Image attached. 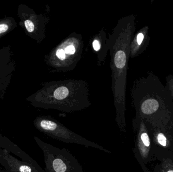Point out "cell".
<instances>
[{"label":"cell","instance_id":"cell-1","mask_svg":"<svg viewBox=\"0 0 173 172\" xmlns=\"http://www.w3.org/2000/svg\"><path fill=\"white\" fill-rule=\"evenodd\" d=\"M43 151L46 172H84L82 165L65 148H60L34 137Z\"/></svg>","mask_w":173,"mask_h":172},{"label":"cell","instance_id":"cell-2","mask_svg":"<svg viewBox=\"0 0 173 172\" xmlns=\"http://www.w3.org/2000/svg\"><path fill=\"white\" fill-rule=\"evenodd\" d=\"M35 126L40 131L52 138L66 143L80 144L87 147H91L111 154L109 150L77 134L54 119L47 118L37 119L35 122Z\"/></svg>","mask_w":173,"mask_h":172},{"label":"cell","instance_id":"cell-3","mask_svg":"<svg viewBox=\"0 0 173 172\" xmlns=\"http://www.w3.org/2000/svg\"><path fill=\"white\" fill-rule=\"evenodd\" d=\"M0 162L8 172H46L35 160L21 162L0 148Z\"/></svg>","mask_w":173,"mask_h":172},{"label":"cell","instance_id":"cell-4","mask_svg":"<svg viewBox=\"0 0 173 172\" xmlns=\"http://www.w3.org/2000/svg\"><path fill=\"white\" fill-rule=\"evenodd\" d=\"M159 107L158 102L155 99H148L143 102L141 105V111L145 115H149L156 112Z\"/></svg>","mask_w":173,"mask_h":172},{"label":"cell","instance_id":"cell-5","mask_svg":"<svg viewBox=\"0 0 173 172\" xmlns=\"http://www.w3.org/2000/svg\"><path fill=\"white\" fill-rule=\"evenodd\" d=\"M115 66L117 68H123L126 65V55L122 51H119L115 54L114 58Z\"/></svg>","mask_w":173,"mask_h":172},{"label":"cell","instance_id":"cell-6","mask_svg":"<svg viewBox=\"0 0 173 172\" xmlns=\"http://www.w3.org/2000/svg\"><path fill=\"white\" fill-rule=\"evenodd\" d=\"M68 89L66 87L62 86L56 89L54 93V97L57 100H62L68 96Z\"/></svg>","mask_w":173,"mask_h":172},{"label":"cell","instance_id":"cell-7","mask_svg":"<svg viewBox=\"0 0 173 172\" xmlns=\"http://www.w3.org/2000/svg\"><path fill=\"white\" fill-rule=\"evenodd\" d=\"M140 139H141L142 143L146 147H148L150 145V140H149L148 135L145 132L142 133L140 135Z\"/></svg>","mask_w":173,"mask_h":172},{"label":"cell","instance_id":"cell-8","mask_svg":"<svg viewBox=\"0 0 173 172\" xmlns=\"http://www.w3.org/2000/svg\"><path fill=\"white\" fill-rule=\"evenodd\" d=\"M25 26L26 27V29L30 32H33L35 29V25L33 23V22L30 20H27L24 22Z\"/></svg>","mask_w":173,"mask_h":172},{"label":"cell","instance_id":"cell-9","mask_svg":"<svg viewBox=\"0 0 173 172\" xmlns=\"http://www.w3.org/2000/svg\"><path fill=\"white\" fill-rule=\"evenodd\" d=\"M157 139H158V143L160 145H162V146H166L167 139L163 134L160 133L157 136Z\"/></svg>","mask_w":173,"mask_h":172},{"label":"cell","instance_id":"cell-10","mask_svg":"<svg viewBox=\"0 0 173 172\" xmlns=\"http://www.w3.org/2000/svg\"><path fill=\"white\" fill-rule=\"evenodd\" d=\"M65 54L66 53L64 50L60 49V50H58L57 52L56 53V55L60 59L64 60L65 59Z\"/></svg>","mask_w":173,"mask_h":172},{"label":"cell","instance_id":"cell-11","mask_svg":"<svg viewBox=\"0 0 173 172\" xmlns=\"http://www.w3.org/2000/svg\"><path fill=\"white\" fill-rule=\"evenodd\" d=\"M64 51H65V53H66V54H75V52H76V49H75V46H69L65 48Z\"/></svg>","mask_w":173,"mask_h":172},{"label":"cell","instance_id":"cell-12","mask_svg":"<svg viewBox=\"0 0 173 172\" xmlns=\"http://www.w3.org/2000/svg\"><path fill=\"white\" fill-rule=\"evenodd\" d=\"M93 48L95 51H99L100 48V44L99 41H97V40L94 41L93 43Z\"/></svg>","mask_w":173,"mask_h":172},{"label":"cell","instance_id":"cell-13","mask_svg":"<svg viewBox=\"0 0 173 172\" xmlns=\"http://www.w3.org/2000/svg\"><path fill=\"white\" fill-rule=\"evenodd\" d=\"M8 29V26L7 24H0V33L6 32Z\"/></svg>","mask_w":173,"mask_h":172},{"label":"cell","instance_id":"cell-14","mask_svg":"<svg viewBox=\"0 0 173 172\" xmlns=\"http://www.w3.org/2000/svg\"><path fill=\"white\" fill-rule=\"evenodd\" d=\"M144 35L143 33H139L137 35V43L138 44H141L142 43V41L143 40Z\"/></svg>","mask_w":173,"mask_h":172},{"label":"cell","instance_id":"cell-15","mask_svg":"<svg viewBox=\"0 0 173 172\" xmlns=\"http://www.w3.org/2000/svg\"><path fill=\"white\" fill-rule=\"evenodd\" d=\"M0 172H6V171H0Z\"/></svg>","mask_w":173,"mask_h":172},{"label":"cell","instance_id":"cell-16","mask_svg":"<svg viewBox=\"0 0 173 172\" xmlns=\"http://www.w3.org/2000/svg\"><path fill=\"white\" fill-rule=\"evenodd\" d=\"M167 172H173V171H168Z\"/></svg>","mask_w":173,"mask_h":172}]
</instances>
